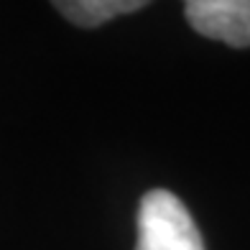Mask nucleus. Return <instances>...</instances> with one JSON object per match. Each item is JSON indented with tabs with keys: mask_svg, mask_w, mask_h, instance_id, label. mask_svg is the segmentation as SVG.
Listing matches in <instances>:
<instances>
[{
	"mask_svg": "<svg viewBox=\"0 0 250 250\" xmlns=\"http://www.w3.org/2000/svg\"><path fill=\"white\" fill-rule=\"evenodd\" d=\"M135 250H204V243L184 202L166 189H153L138 207Z\"/></svg>",
	"mask_w": 250,
	"mask_h": 250,
	"instance_id": "obj_1",
	"label": "nucleus"
},
{
	"mask_svg": "<svg viewBox=\"0 0 250 250\" xmlns=\"http://www.w3.org/2000/svg\"><path fill=\"white\" fill-rule=\"evenodd\" d=\"M187 21L199 36L227 46H250V0H189Z\"/></svg>",
	"mask_w": 250,
	"mask_h": 250,
	"instance_id": "obj_2",
	"label": "nucleus"
},
{
	"mask_svg": "<svg viewBox=\"0 0 250 250\" xmlns=\"http://www.w3.org/2000/svg\"><path fill=\"white\" fill-rule=\"evenodd\" d=\"M143 5H146L143 0H59V3H54V8L66 21H72L74 26L82 28L102 26L118 16L135 13Z\"/></svg>",
	"mask_w": 250,
	"mask_h": 250,
	"instance_id": "obj_3",
	"label": "nucleus"
}]
</instances>
